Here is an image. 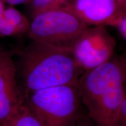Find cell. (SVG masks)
Wrapping results in <instances>:
<instances>
[{
	"instance_id": "cell-1",
	"label": "cell",
	"mask_w": 126,
	"mask_h": 126,
	"mask_svg": "<svg viewBox=\"0 0 126 126\" xmlns=\"http://www.w3.org/2000/svg\"><path fill=\"white\" fill-rule=\"evenodd\" d=\"M16 68L23 99L41 89L77 85L83 72L71 51L32 40L22 51Z\"/></svg>"
},
{
	"instance_id": "cell-2",
	"label": "cell",
	"mask_w": 126,
	"mask_h": 126,
	"mask_svg": "<svg viewBox=\"0 0 126 126\" xmlns=\"http://www.w3.org/2000/svg\"><path fill=\"white\" fill-rule=\"evenodd\" d=\"M24 103L46 126H74L85 112L77 85L35 91L24 97Z\"/></svg>"
},
{
	"instance_id": "cell-3",
	"label": "cell",
	"mask_w": 126,
	"mask_h": 126,
	"mask_svg": "<svg viewBox=\"0 0 126 126\" xmlns=\"http://www.w3.org/2000/svg\"><path fill=\"white\" fill-rule=\"evenodd\" d=\"M88 27L70 12L56 8L32 18L28 33L32 40L71 51Z\"/></svg>"
},
{
	"instance_id": "cell-4",
	"label": "cell",
	"mask_w": 126,
	"mask_h": 126,
	"mask_svg": "<svg viewBox=\"0 0 126 126\" xmlns=\"http://www.w3.org/2000/svg\"><path fill=\"white\" fill-rule=\"evenodd\" d=\"M126 60L113 56L97 67L83 71L77 87L85 108L100 96L126 85Z\"/></svg>"
},
{
	"instance_id": "cell-5",
	"label": "cell",
	"mask_w": 126,
	"mask_h": 126,
	"mask_svg": "<svg viewBox=\"0 0 126 126\" xmlns=\"http://www.w3.org/2000/svg\"><path fill=\"white\" fill-rule=\"evenodd\" d=\"M116 41L105 26L88 27L71 49L83 71L103 64L114 56Z\"/></svg>"
},
{
	"instance_id": "cell-6",
	"label": "cell",
	"mask_w": 126,
	"mask_h": 126,
	"mask_svg": "<svg viewBox=\"0 0 126 126\" xmlns=\"http://www.w3.org/2000/svg\"><path fill=\"white\" fill-rule=\"evenodd\" d=\"M24 103L11 53L0 46V126H7Z\"/></svg>"
},
{
	"instance_id": "cell-7",
	"label": "cell",
	"mask_w": 126,
	"mask_h": 126,
	"mask_svg": "<svg viewBox=\"0 0 126 126\" xmlns=\"http://www.w3.org/2000/svg\"><path fill=\"white\" fill-rule=\"evenodd\" d=\"M60 8L87 26H113L126 15V9L114 0H69Z\"/></svg>"
},
{
	"instance_id": "cell-8",
	"label": "cell",
	"mask_w": 126,
	"mask_h": 126,
	"mask_svg": "<svg viewBox=\"0 0 126 126\" xmlns=\"http://www.w3.org/2000/svg\"><path fill=\"white\" fill-rule=\"evenodd\" d=\"M125 86L100 96L85 107L94 126H116L122 103L126 98Z\"/></svg>"
},
{
	"instance_id": "cell-9",
	"label": "cell",
	"mask_w": 126,
	"mask_h": 126,
	"mask_svg": "<svg viewBox=\"0 0 126 126\" xmlns=\"http://www.w3.org/2000/svg\"><path fill=\"white\" fill-rule=\"evenodd\" d=\"M31 21L13 6L6 7L0 17V37H11L28 33Z\"/></svg>"
},
{
	"instance_id": "cell-10",
	"label": "cell",
	"mask_w": 126,
	"mask_h": 126,
	"mask_svg": "<svg viewBox=\"0 0 126 126\" xmlns=\"http://www.w3.org/2000/svg\"><path fill=\"white\" fill-rule=\"evenodd\" d=\"M7 126H46L25 103L22 105Z\"/></svg>"
},
{
	"instance_id": "cell-11",
	"label": "cell",
	"mask_w": 126,
	"mask_h": 126,
	"mask_svg": "<svg viewBox=\"0 0 126 126\" xmlns=\"http://www.w3.org/2000/svg\"><path fill=\"white\" fill-rule=\"evenodd\" d=\"M69 0H31L27 4L32 18L36 14L50 9L60 8Z\"/></svg>"
},
{
	"instance_id": "cell-12",
	"label": "cell",
	"mask_w": 126,
	"mask_h": 126,
	"mask_svg": "<svg viewBox=\"0 0 126 126\" xmlns=\"http://www.w3.org/2000/svg\"><path fill=\"white\" fill-rule=\"evenodd\" d=\"M116 126H126V98L122 103Z\"/></svg>"
},
{
	"instance_id": "cell-13",
	"label": "cell",
	"mask_w": 126,
	"mask_h": 126,
	"mask_svg": "<svg viewBox=\"0 0 126 126\" xmlns=\"http://www.w3.org/2000/svg\"><path fill=\"white\" fill-rule=\"evenodd\" d=\"M74 126H95L89 117L86 111H85L75 123Z\"/></svg>"
},
{
	"instance_id": "cell-14",
	"label": "cell",
	"mask_w": 126,
	"mask_h": 126,
	"mask_svg": "<svg viewBox=\"0 0 126 126\" xmlns=\"http://www.w3.org/2000/svg\"><path fill=\"white\" fill-rule=\"evenodd\" d=\"M116 27L119 30L120 33L122 36L123 39L126 40V15L123 16L120 19L116 25Z\"/></svg>"
},
{
	"instance_id": "cell-15",
	"label": "cell",
	"mask_w": 126,
	"mask_h": 126,
	"mask_svg": "<svg viewBox=\"0 0 126 126\" xmlns=\"http://www.w3.org/2000/svg\"><path fill=\"white\" fill-rule=\"evenodd\" d=\"M6 4H8L9 6L18 5L21 4L27 5L31 0H4Z\"/></svg>"
},
{
	"instance_id": "cell-16",
	"label": "cell",
	"mask_w": 126,
	"mask_h": 126,
	"mask_svg": "<svg viewBox=\"0 0 126 126\" xmlns=\"http://www.w3.org/2000/svg\"><path fill=\"white\" fill-rule=\"evenodd\" d=\"M6 8V3L4 0H0V17L2 15Z\"/></svg>"
},
{
	"instance_id": "cell-17",
	"label": "cell",
	"mask_w": 126,
	"mask_h": 126,
	"mask_svg": "<svg viewBox=\"0 0 126 126\" xmlns=\"http://www.w3.org/2000/svg\"><path fill=\"white\" fill-rule=\"evenodd\" d=\"M119 5L124 8H126V0H114Z\"/></svg>"
}]
</instances>
